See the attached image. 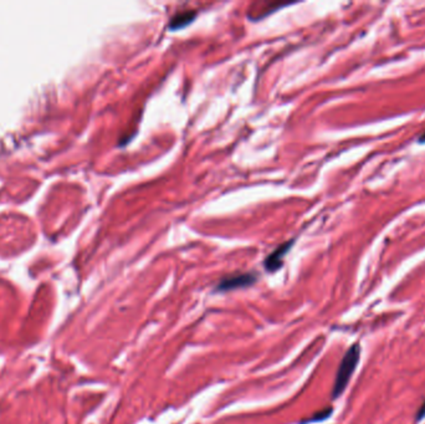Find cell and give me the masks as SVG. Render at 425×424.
I'll return each instance as SVG.
<instances>
[{"instance_id":"cell-1","label":"cell","mask_w":425,"mask_h":424,"mask_svg":"<svg viewBox=\"0 0 425 424\" xmlns=\"http://www.w3.org/2000/svg\"><path fill=\"white\" fill-rule=\"evenodd\" d=\"M361 354H362V349L358 342H355L350 349L346 351L343 355L342 360L338 366L337 373H336L335 383L332 387V398L337 399L343 394V392L347 388L348 383H350L351 378H352L353 373H355L356 368L358 367V363L361 361Z\"/></svg>"},{"instance_id":"cell-2","label":"cell","mask_w":425,"mask_h":424,"mask_svg":"<svg viewBox=\"0 0 425 424\" xmlns=\"http://www.w3.org/2000/svg\"><path fill=\"white\" fill-rule=\"evenodd\" d=\"M257 281V275L255 273H244V274H235V275H229L223 278L218 283L215 291L217 293H228V291L237 290V289L249 288L254 285Z\"/></svg>"},{"instance_id":"cell-3","label":"cell","mask_w":425,"mask_h":424,"mask_svg":"<svg viewBox=\"0 0 425 424\" xmlns=\"http://www.w3.org/2000/svg\"><path fill=\"white\" fill-rule=\"evenodd\" d=\"M292 245H294V240H289V242H282L271 254H269V255L266 256V259H265L264 261V266L265 269H266V271L275 273V271H277L279 269H281V266L284 265L285 255L290 251Z\"/></svg>"},{"instance_id":"cell-4","label":"cell","mask_w":425,"mask_h":424,"mask_svg":"<svg viewBox=\"0 0 425 424\" xmlns=\"http://www.w3.org/2000/svg\"><path fill=\"white\" fill-rule=\"evenodd\" d=\"M196 15H198V13H196L195 10L181 11V13H178L171 19L169 29H171V30H178V29L185 28L189 24L193 23L194 19L196 18Z\"/></svg>"},{"instance_id":"cell-5","label":"cell","mask_w":425,"mask_h":424,"mask_svg":"<svg viewBox=\"0 0 425 424\" xmlns=\"http://www.w3.org/2000/svg\"><path fill=\"white\" fill-rule=\"evenodd\" d=\"M333 413L332 407H326V408L321 409V411H317L316 413H313V416L308 417V418H304L300 422V424H309V423H318V422H323L326 419L330 418Z\"/></svg>"},{"instance_id":"cell-6","label":"cell","mask_w":425,"mask_h":424,"mask_svg":"<svg viewBox=\"0 0 425 424\" xmlns=\"http://www.w3.org/2000/svg\"><path fill=\"white\" fill-rule=\"evenodd\" d=\"M424 418H425V401L423 402L422 406L419 407V409H418L417 413H415V423H419V422H422Z\"/></svg>"}]
</instances>
